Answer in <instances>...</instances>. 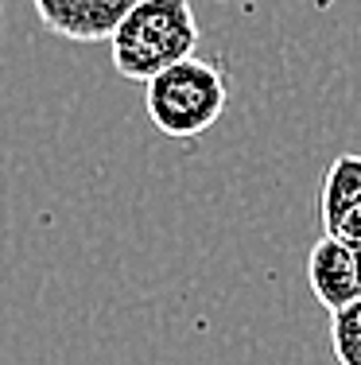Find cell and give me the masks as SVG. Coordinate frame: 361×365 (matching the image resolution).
<instances>
[{
    "mask_svg": "<svg viewBox=\"0 0 361 365\" xmlns=\"http://www.w3.org/2000/svg\"><path fill=\"white\" fill-rule=\"evenodd\" d=\"M199 20L191 0H136L109 36V58L128 82H148L199 51Z\"/></svg>",
    "mask_w": 361,
    "mask_h": 365,
    "instance_id": "1",
    "label": "cell"
},
{
    "mask_svg": "<svg viewBox=\"0 0 361 365\" xmlns=\"http://www.w3.org/2000/svg\"><path fill=\"white\" fill-rule=\"evenodd\" d=\"M144 106L163 136L194 140L226 113L229 86L214 63L191 55L144 82Z\"/></svg>",
    "mask_w": 361,
    "mask_h": 365,
    "instance_id": "2",
    "label": "cell"
},
{
    "mask_svg": "<svg viewBox=\"0 0 361 365\" xmlns=\"http://www.w3.org/2000/svg\"><path fill=\"white\" fill-rule=\"evenodd\" d=\"M43 28L70 43H105L136 0H31Z\"/></svg>",
    "mask_w": 361,
    "mask_h": 365,
    "instance_id": "3",
    "label": "cell"
},
{
    "mask_svg": "<svg viewBox=\"0 0 361 365\" xmlns=\"http://www.w3.org/2000/svg\"><path fill=\"white\" fill-rule=\"evenodd\" d=\"M307 280H311L315 299L326 307V315L342 311L346 303H354L361 295V280H357V264L350 253L346 241L323 233L307 253Z\"/></svg>",
    "mask_w": 361,
    "mask_h": 365,
    "instance_id": "4",
    "label": "cell"
},
{
    "mask_svg": "<svg viewBox=\"0 0 361 365\" xmlns=\"http://www.w3.org/2000/svg\"><path fill=\"white\" fill-rule=\"evenodd\" d=\"M357 206H361V155L346 152L338 160H330V168L323 171V187H319L323 233H334Z\"/></svg>",
    "mask_w": 361,
    "mask_h": 365,
    "instance_id": "5",
    "label": "cell"
},
{
    "mask_svg": "<svg viewBox=\"0 0 361 365\" xmlns=\"http://www.w3.org/2000/svg\"><path fill=\"white\" fill-rule=\"evenodd\" d=\"M330 346L338 365H361V295L330 315Z\"/></svg>",
    "mask_w": 361,
    "mask_h": 365,
    "instance_id": "6",
    "label": "cell"
},
{
    "mask_svg": "<svg viewBox=\"0 0 361 365\" xmlns=\"http://www.w3.org/2000/svg\"><path fill=\"white\" fill-rule=\"evenodd\" d=\"M330 237H338V241H346V245H350V241H361V206H357V210H354V214H350V218H346V222H342V225H338V230H334V233H330Z\"/></svg>",
    "mask_w": 361,
    "mask_h": 365,
    "instance_id": "7",
    "label": "cell"
},
{
    "mask_svg": "<svg viewBox=\"0 0 361 365\" xmlns=\"http://www.w3.org/2000/svg\"><path fill=\"white\" fill-rule=\"evenodd\" d=\"M350 253H354V264H357V280H361V241H350Z\"/></svg>",
    "mask_w": 361,
    "mask_h": 365,
    "instance_id": "8",
    "label": "cell"
}]
</instances>
